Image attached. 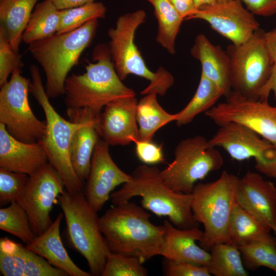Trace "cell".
Wrapping results in <instances>:
<instances>
[{"mask_svg": "<svg viewBox=\"0 0 276 276\" xmlns=\"http://www.w3.org/2000/svg\"><path fill=\"white\" fill-rule=\"evenodd\" d=\"M59 10L78 7L94 2V0H50Z\"/></svg>", "mask_w": 276, "mask_h": 276, "instance_id": "44", "label": "cell"}, {"mask_svg": "<svg viewBox=\"0 0 276 276\" xmlns=\"http://www.w3.org/2000/svg\"><path fill=\"white\" fill-rule=\"evenodd\" d=\"M131 175L130 181L111 194L113 205L140 197L143 208L158 217H168L176 227L198 226L192 211V194L177 193L170 189L162 179L159 169L143 165L137 167Z\"/></svg>", "mask_w": 276, "mask_h": 276, "instance_id": "3", "label": "cell"}, {"mask_svg": "<svg viewBox=\"0 0 276 276\" xmlns=\"http://www.w3.org/2000/svg\"><path fill=\"white\" fill-rule=\"evenodd\" d=\"M109 146L102 139L99 140L92 156L85 187L87 200L97 212L102 209L117 186L132 180L131 175L123 172L115 164L110 155Z\"/></svg>", "mask_w": 276, "mask_h": 276, "instance_id": "16", "label": "cell"}, {"mask_svg": "<svg viewBox=\"0 0 276 276\" xmlns=\"http://www.w3.org/2000/svg\"><path fill=\"white\" fill-rule=\"evenodd\" d=\"M219 127L208 140L210 146L223 148L238 161L254 158L258 171L276 178V149L272 144L249 128L237 123L230 122Z\"/></svg>", "mask_w": 276, "mask_h": 276, "instance_id": "13", "label": "cell"}, {"mask_svg": "<svg viewBox=\"0 0 276 276\" xmlns=\"http://www.w3.org/2000/svg\"><path fill=\"white\" fill-rule=\"evenodd\" d=\"M21 56L13 49L8 34L3 25L0 26V86L8 81V77L16 68L21 70Z\"/></svg>", "mask_w": 276, "mask_h": 276, "instance_id": "37", "label": "cell"}, {"mask_svg": "<svg viewBox=\"0 0 276 276\" xmlns=\"http://www.w3.org/2000/svg\"><path fill=\"white\" fill-rule=\"evenodd\" d=\"M0 229L26 244L30 243L36 237L25 210L16 201L0 209Z\"/></svg>", "mask_w": 276, "mask_h": 276, "instance_id": "32", "label": "cell"}, {"mask_svg": "<svg viewBox=\"0 0 276 276\" xmlns=\"http://www.w3.org/2000/svg\"><path fill=\"white\" fill-rule=\"evenodd\" d=\"M220 152L208 140L197 135L180 141L174 150V159L160 171L162 179L173 191L192 193L196 182L223 165Z\"/></svg>", "mask_w": 276, "mask_h": 276, "instance_id": "9", "label": "cell"}, {"mask_svg": "<svg viewBox=\"0 0 276 276\" xmlns=\"http://www.w3.org/2000/svg\"><path fill=\"white\" fill-rule=\"evenodd\" d=\"M153 7L157 21L156 40L170 54L175 53V40L183 18L171 0H145Z\"/></svg>", "mask_w": 276, "mask_h": 276, "instance_id": "29", "label": "cell"}, {"mask_svg": "<svg viewBox=\"0 0 276 276\" xmlns=\"http://www.w3.org/2000/svg\"><path fill=\"white\" fill-rule=\"evenodd\" d=\"M59 10L57 33L72 31L91 20L104 18L106 13V8L102 3L95 2Z\"/></svg>", "mask_w": 276, "mask_h": 276, "instance_id": "33", "label": "cell"}, {"mask_svg": "<svg viewBox=\"0 0 276 276\" xmlns=\"http://www.w3.org/2000/svg\"><path fill=\"white\" fill-rule=\"evenodd\" d=\"M264 33L259 28L246 41L231 44L226 51L231 62L232 90L247 98L259 99V92L269 79L274 64Z\"/></svg>", "mask_w": 276, "mask_h": 276, "instance_id": "10", "label": "cell"}, {"mask_svg": "<svg viewBox=\"0 0 276 276\" xmlns=\"http://www.w3.org/2000/svg\"><path fill=\"white\" fill-rule=\"evenodd\" d=\"M223 93L212 81L201 74L197 90L188 104L176 113V123L178 126L191 122L195 117L205 112L215 106Z\"/></svg>", "mask_w": 276, "mask_h": 276, "instance_id": "30", "label": "cell"}, {"mask_svg": "<svg viewBox=\"0 0 276 276\" xmlns=\"http://www.w3.org/2000/svg\"><path fill=\"white\" fill-rule=\"evenodd\" d=\"M219 1H225V0H219Z\"/></svg>", "mask_w": 276, "mask_h": 276, "instance_id": "47", "label": "cell"}, {"mask_svg": "<svg viewBox=\"0 0 276 276\" xmlns=\"http://www.w3.org/2000/svg\"><path fill=\"white\" fill-rule=\"evenodd\" d=\"M135 97L119 98L106 104L100 116L98 129L109 145L125 146L139 140Z\"/></svg>", "mask_w": 276, "mask_h": 276, "instance_id": "17", "label": "cell"}, {"mask_svg": "<svg viewBox=\"0 0 276 276\" xmlns=\"http://www.w3.org/2000/svg\"><path fill=\"white\" fill-rule=\"evenodd\" d=\"M237 202L260 222L273 231L276 227V187L248 170L239 179Z\"/></svg>", "mask_w": 276, "mask_h": 276, "instance_id": "18", "label": "cell"}, {"mask_svg": "<svg viewBox=\"0 0 276 276\" xmlns=\"http://www.w3.org/2000/svg\"><path fill=\"white\" fill-rule=\"evenodd\" d=\"M137 258L110 251L102 276H146L147 270Z\"/></svg>", "mask_w": 276, "mask_h": 276, "instance_id": "35", "label": "cell"}, {"mask_svg": "<svg viewBox=\"0 0 276 276\" xmlns=\"http://www.w3.org/2000/svg\"><path fill=\"white\" fill-rule=\"evenodd\" d=\"M65 191L62 179L49 163L29 175L27 184L16 202L25 210L36 236L52 224L50 213L53 204Z\"/></svg>", "mask_w": 276, "mask_h": 276, "instance_id": "14", "label": "cell"}, {"mask_svg": "<svg viewBox=\"0 0 276 276\" xmlns=\"http://www.w3.org/2000/svg\"><path fill=\"white\" fill-rule=\"evenodd\" d=\"M135 144L136 155L142 163L147 165H155L165 162L162 144L158 145L152 141L140 140Z\"/></svg>", "mask_w": 276, "mask_h": 276, "instance_id": "39", "label": "cell"}, {"mask_svg": "<svg viewBox=\"0 0 276 276\" xmlns=\"http://www.w3.org/2000/svg\"><path fill=\"white\" fill-rule=\"evenodd\" d=\"M60 21V10L50 0L37 4L22 36L27 44L56 33Z\"/></svg>", "mask_w": 276, "mask_h": 276, "instance_id": "28", "label": "cell"}, {"mask_svg": "<svg viewBox=\"0 0 276 276\" xmlns=\"http://www.w3.org/2000/svg\"><path fill=\"white\" fill-rule=\"evenodd\" d=\"M85 72L67 77L64 103L69 120L76 123L98 119L103 107L114 100L135 97V91L123 84L112 62L108 44L94 48Z\"/></svg>", "mask_w": 276, "mask_h": 276, "instance_id": "1", "label": "cell"}, {"mask_svg": "<svg viewBox=\"0 0 276 276\" xmlns=\"http://www.w3.org/2000/svg\"><path fill=\"white\" fill-rule=\"evenodd\" d=\"M271 93H273L276 100V63H274L270 76L260 90L258 94V99L260 100H268Z\"/></svg>", "mask_w": 276, "mask_h": 276, "instance_id": "42", "label": "cell"}, {"mask_svg": "<svg viewBox=\"0 0 276 276\" xmlns=\"http://www.w3.org/2000/svg\"><path fill=\"white\" fill-rule=\"evenodd\" d=\"M211 259L208 268L215 276H247L238 247L231 242L213 245L210 249Z\"/></svg>", "mask_w": 276, "mask_h": 276, "instance_id": "31", "label": "cell"}, {"mask_svg": "<svg viewBox=\"0 0 276 276\" xmlns=\"http://www.w3.org/2000/svg\"><path fill=\"white\" fill-rule=\"evenodd\" d=\"M133 202L113 205L100 217L102 233L110 251L137 258L144 263L161 255L165 242V225H156L150 215Z\"/></svg>", "mask_w": 276, "mask_h": 276, "instance_id": "2", "label": "cell"}, {"mask_svg": "<svg viewBox=\"0 0 276 276\" xmlns=\"http://www.w3.org/2000/svg\"><path fill=\"white\" fill-rule=\"evenodd\" d=\"M156 95H145L137 103L136 120L140 141H152L156 131L176 120V113L170 114L165 111L158 103Z\"/></svg>", "mask_w": 276, "mask_h": 276, "instance_id": "27", "label": "cell"}, {"mask_svg": "<svg viewBox=\"0 0 276 276\" xmlns=\"http://www.w3.org/2000/svg\"><path fill=\"white\" fill-rule=\"evenodd\" d=\"M191 55L199 61L201 73L214 82L226 97L232 91L231 62L226 52L212 43L202 34H198L191 49Z\"/></svg>", "mask_w": 276, "mask_h": 276, "instance_id": "22", "label": "cell"}, {"mask_svg": "<svg viewBox=\"0 0 276 276\" xmlns=\"http://www.w3.org/2000/svg\"><path fill=\"white\" fill-rule=\"evenodd\" d=\"M29 175L0 168V205L16 201L22 193Z\"/></svg>", "mask_w": 276, "mask_h": 276, "instance_id": "36", "label": "cell"}, {"mask_svg": "<svg viewBox=\"0 0 276 276\" xmlns=\"http://www.w3.org/2000/svg\"><path fill=\"white\" fill-rule=\"evenodd\" d=\"M30 81L16 68L0 90V123L11 135L26 143L38 142L46 128L45 122L35 116L30 105Z\"/></svg>", "mask_w": 276, "mask_h": 276, "instance_id": "11", "label": "cell"}, {"mask_svg": "<svg viewBox=\"0 0 276 276\" xmlns=\"http://www.w3.org/2000/svg\"><path fill=\"white\" fill-rule=\"evenodd\" d=\"M274 235V239L276 242V227L272 231Z\"/></svg>", "mask_w": 276, "mask_h": 276, "instance_id": "46", "label": "cell"}, {"mask_svg": "<svg viewBox=\"0 0 276 276\" xmlns=\"http://www.w3.org/2000/svg\"><path fill=\"white\" fill-rule=\"evenodd\" d=\"M197 9L204 5H210L219 0H193Z\"/></svg>", "mask_w": 276, "mask_h": 276, "instance_id": "45", "label": "cell"}, {"mask_svg": "<svg viewBox=\"0 0 276 276\" xmlns=\"http://www.w3.org/2000/svg\"><path fill=\"white\" fill-rule=\"evenodd\" d=\"M71 244L87 261L92 275H101L110 250L102 233L100 218L83 192L66 191L58 197Z\"/></svg>", "mask_w": 276, "mask_h": 276, "instance_id": "8", "label": "cell"}, {"mask_svg": "<svg viewBox=\"0 0 276 276\" xmlns=\"http://www.w3.org/2000/svg\"><path fill=\"white\" fill-rule=\"evenodd\" d=\"M0 271L4 276H68L19 243L0 239Z\"/></svg>", "mask_w": 276, "mask_h": 276, "instance_id": "19", "label": "cell"}, {"mask_svg": "<svg viewBox=\"0 0 276 276\" xmlns=\"http://www.w3.org/2000/svg\"><path fill=\"white\" fill-rule=\"evenodd\" d=\"M190 19L205 20L214 30L234 44L246 41L259 29L254 15L244 8L240 0L219 1L203 6Z\"/></svg>", "mask_w": 276, "mask_h": 276, "instance_id": "15", "label": "cell"}, {"mask_svg": "<svg viewBox=\"0 0 276 276\" xmlns=\"http://www.w3.org/2000/svg\"><path fill=\"white\" fill-rule=\"evenodd\" d=\"M39 0H1V25L5 28L14 50L19 53L22 36Z\"/></svg>", "mask_w": 276, "mask_h": 276, "instance_id": "25", "label": "cell"}, {"mask_svg": "<svg viewBox=\"0 0 276 276\" xmlns=\"http://www.w3.org/2000/svg\"><path fill=\"white\" fill-rule=\"evenodd\" d=\"M165 275L167 276H210L207 267L191 262L167 260Z\"/></svg>", "mask_w": 276, "mask_h": 276, "instance_id": "38", "label": "cell"}, {"mask_svg": "<svg viewBox=\"0 0 276 276\" xmlns=\"http://www.w3.org/2000/svg\"><path fill=\"white\" fill-rule=\"evenodd\" d=\"M48 163L47 155L38 142L20 141L0 123V168L31 175Z\"/></svg>", "mask_w": 276, "mask_h": 276, "instance_id": "20", "label": "cell"}, {"mask_svg": "<svg viewBox=\"0 0 276 276\" xmlns=\"http://www.w3.org/2000/svg\"><path fill=\"white\" fill-rule=\"evenodd\" d=\"M146 17L144 10H138L120 16L114 28L108 30L109 51L116 71L122 81L133 74L150 81L140 94H155L163 96L174 83L173 76L163 67L155 72L146 66L140 51L134 43L136 29Z\"/></svg>", "mask_w": 276, "mask_h": 276, "instance_id": "7", "label": "cell"}, {"mask_svg": "<svg viewBox=\"0 0 276 276\" xmlns=\"http://www.w3.org/2000/svg\"><path fill=\"white\" fill-rule=\"evenodd\" d=\"M220 103L205 112L221 126L235 122L244 125L267 140L276 149V106L268 100L251 99L232 90Z\"/></svg>", "mask_w": 276, "mask_h": 276, "instance_id": "12", "label": "cell"}, {"mask_svg": "<svg viewBox=\"0 0 276 276\" xmlns=\"http://www.w3.org/2000/svg\"><path fill=\"white\" fill-rule=\"evenodd\" d=\"M265 42L274 63H276V28L264 33Z\"/></svg>", "mask_w": 276, "mask_h": 276, "instance_id": "43", "label": "cell"}, {"mask_svg": "<svg viewBox=\"0 0 276 276\" xmlns=\"http://www.w3.org/2000/svg\"><path fill=\"white\" fill-rule=\"evenodd\" d=\"M30 73L31 80L29 92L42 108L45 117V130L38 142L44 150L48 163L62 179L66 191L72 194L83 192V182L78 177L73 168L70 149L74 133L84 122H73L60 116L46 94L38 67L31 65Z\"/></svg>", "mask_w": 276, "mask_h": 276, "instance_id": "6", "label": "cell"}, {"mask_svg": "<svg viewBox=\"0 0 276 276\" xmlns=\"http://www.w3.org/2000/svg\"><path fill=\"white\" fill-rule=\"evenodd\" d=\"M99 119L84 121L74 133L71 142V162L78 177L83 182L88 177L92 156L100 139Z\"/></svg>", "mask_w": 276, "mask_h": 276, "instance_id": "24", "label": "cell"}, {"mask_svg": "<svg viewBox=\"0 0 276 276\" xmlns=\"http://www.w3.org/2000/svg\"><path fill=\"white\" fill-rule=\"evenodd\" d=\"M164 225L166 236L161 256L166 260L187 261L208 268L210 253L196 244L203 236L198 226L180 228L168 220H165Z\"/></svg>", "mask_w": 276, "mask_h": 276, "instance_id": "21", "label": "cell"}, {"mask_svg": "<svg viewBox=\"0 0 276 276\" xmlns=\"http://www.w3.org/2000/svg\"><path fill=\"white\" fill-rule=\"evenodd\" d=\"M63 215L62 213H59L46 231L36 236L26 246L68 275L91 276L90 272L83 270L74 263L63 246L60 235V226Z\"/></svg>", "mask_w": 276, "mask_h": 276, "instance_id": "23", "label": "cell"}, {"mask_svg": "<svg viewBox=\"0 0 276 276\" xmlns=\"http://www.w3.org/2000/svg\"><path fill=\"white\" fill-rule=\"evenodd\" d=\"M243 264L250 271L267 267L276 273V242L260 241L238 247Z\"/></svg>", "mask_w": 276, "mask_h": 276, "instance_id": "34", "label": "cell"}, {"mask_svg": "<svg viewBox=\"0 0 276 276\" xmlns=\"http://www.w3.org/2000/svg\"><path fill=\"white\" fill-rule=\"evenodd\" d=\"M184 19H189L197 10L193 0H171Z\"/></svg>", "mask_w": 276, "mask_h": 276, "instance_id": "41", "label": "cell"}, {"mask_svg": "<svg viewBox=\"0 0 276 276\" xmlns=\"http://www.w3.org/2000/svg\"><path fill=\"white\" fill-rule=\"evenodd\" d=\"M268 228L238 203L229 223L230 242L238 247L260 241L275 240Z\"/></svg>", "mask_w": 276, "mask_h": 276, "instance_id": "26", "label": "cell"}, {"mask_svg": "<svg viewBox=\"0 0 276 276\" xmlns=\"http://www.w3.org/2000/svg\"><path fill=\"white\" fill-rule=\"evenodd\" d=\"M254 15L270 16L276 13V0H240Z\"/></svg>", "mask_w": 276, "mask_h": 276, "instance_id": "40", "label": "cell"}, {"mask_svg": "<svg viewBox=\"0 0 276 276\" xmlns=\"http://www.w3.org/2000/svg\"><path fill=\"white\" fill-rule=\"evenodd\" d=\"M98 27V19H93L73 31L56 33L29 44L30 53L44 72L49 99L64 95L67 75L91 43Z\"/></svg>", "mask_w": 276, "mask_h": 276, "instance_id": "4", "label": "cell"}, {"mask_svg": "<svg viewBox=\"0 0 276 276\" xmlns=\"http://www.w3.org/2000/svg\"><path fill=\"white\" fill-rule=\"evenodd\" d=\"M239 178L224 170L215 181L196 184L192 192L195 219L204 227L200 246L210 250L214 245L230 242L229 223L237 202Z\"/></svg>", "mask_w": 276, "mask_h": 276, "instance_id": "5", "label": "cell"}]
</instances>
